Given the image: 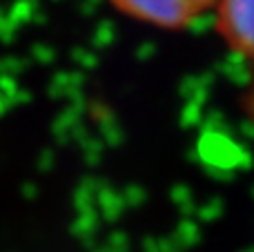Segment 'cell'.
<instances>
[{
    "label": "cell",
    "mask_w": 254,
    "mask_h": 252,
    "mask_svg": "<svg viewBox=\"0 0 254 252\" xmlns=\"http://www.w3.org/2000/svg\"><path fill=\"white\" fill-rule=\"evenodd\" d=\"M214 29L230 52L254 65V0H219Z\"/></svg>",
    "instance_id": "obj_2"
},
{
    "label": "cell",
    "mask_w": 254,
    "mask_h": 252,
    "mask_svg": "<svg viewBox=\"0 0 254 252\" xmlns=\"http://www.w3.org/2000/svg\"><path fill=\"white\" fill-rule=\"evenodd\" d=\"M241 107H243V112H246L248 121H250V123H252V127H254V74H252L250 83L246 85V89H243V96H241Z\"/></svg>",
    "instance_id": "obj_3"
},
{
    "label": "cell",
    "mask_w": 254,
    "mask_h": 252,
    "mask_svg": "<svg viewBox=\"0 0 254 252\" xmlns=\"http://www.w3.org/2000/svg\"><path fill=\"white\" fill-rule=\"evenodd\" d=\"M219 0H110L119 13L156 29L179 31L207 13Z\"/></svg>",
    "instance_id": "obj_1"
}]
</instances>
